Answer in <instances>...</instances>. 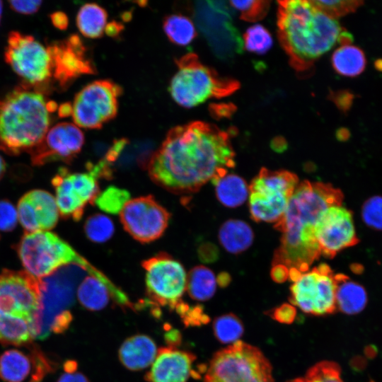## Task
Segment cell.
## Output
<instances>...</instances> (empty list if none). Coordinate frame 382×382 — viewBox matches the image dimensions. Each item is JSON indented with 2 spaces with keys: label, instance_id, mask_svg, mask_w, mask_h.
Returning <instances> with one entry per match:
<instances>
[{
  "label": "cell",
  "instance_id": "24",
  "mask_svg": "<svg viewBox=\"0 0 382 382\" xmlns=\"http://www.w3.org/2000/svg\"><path fill=\"white\" fill-rule=\"evenodd\" d=\"M156 354L155 342L144 334H136L127 338L118 352L120 362L131 371L146 368L154 361Z\"/></svg>",
  "mask_w": 382,
  "mask_h": 382
},
{
  "label": "cell",
  "instance_id": "11",
  "mask_svg": "<svg viewBox=\"0 0 382 382\" xmlns=\"http://www.w3.org/2000/svg\"><path fill=\"white\" fill-rule=\"evenodd\" d=\"M142 267L146 271L149 304L175 311L186 289L187 276L183 266L163 253L144 261Z\"/></svg>",
  "mask_w": 382,
  "mask_h": 382
},
{
  "label": "cell",
  "instance_id": "4",
  "mask_svg": "<svg viewBox=\"0 0 382 382\" xmlns=\"http://www.w3.org/2000/svg\"><path fill=\"white\" fill-rule=\"evenodd\" d=\"M57 109L37 90L20 86L0 99V149L10 155L30 151L49 130Z\"/></svg>",
  "mask_w": 382,
  "mask_h": 382
},
{
  "label": "cell",
  "instance_id": "50",
  "mask_svg": "<svg viewBox=\"0 0 382 382\" xmlns=\"http://www.w3.org/2000/svg\"><path fill=\"white\" fill-rule=\"evenodd\" d=\"M51 20L55 27L59 29H65L68 24L66 16L62 12H55L51 15Z\"/></svg>",
  "mask_w": 382,
  "mask_h": 382
},
{
  "label": "cell",
  "instance_id": "22",
  "mask_svg": "<svg viewBox=\"0 0 382 382\" xmlns=\"http://www.w3.org/2000/svg\"><path fill=\"white\" fill-rule=\"evenodd\" d=\"M196 356L176 347H161L151 369L145 376L147 382H187L190 377H199L193 369Z\"/></svg>",
  "mask_w": 382,
  "mask_h": 382
},
{
  "label": "cell",
  "instance_id": "8",
  "mask_svg": "<svg viewBox=\"0 0 382 382\" xmlns=\"http://www.w3.org/2000/svg\"><path fill=\"white\" fill-rule=\"evenodd\" d=\"M299 178L286 170L262 168L249 185V210L256 222L277 223L283 216Z\"/></svg>",
  "mask_w": 382,
  "mask_h": 382
},
{
  "label": "cell",
  "instance_id": "43",
  "mask_svg": "<svg viewBox=\"0 0 382 382\" xmlns=\"http://www.w3.org/2000/svg\"><path fill=\"white\" fill-rule=\"evenodd\" d=\"M18 212L13 204L6 199L0 200V231H11L18 222Z\"/></svg>",
  "mask_w": 382,
  "mask_h": 382
},
{
  "label": "cell",
  "instance_id": "17",
  "mask_svg": "<svg viewBox=\"0 0 382 382\" xmlns=\"http://www.w3.org/2000/svg\"><path fill=\"white\" fill-rule=\"evenodd\" d=\"M57 368V363L33 342L0 355V378L4 382H41Z\"/></svg>",
  "mask_w": 382,
  "mask_h": 382
},
{
  "label": "cell",
  "instance_id": "40",
  "mask_svg": "<svg viewBox=\"0 0 382 382\" xmlns=\"http://www.w3.org/2000/svg\"><path fill=\"white\" fill-rule=\"evenodd\" d=\"M306 380L308 382H342L339 365L331 361L316 364L308 371Z\"/></svg>",
  "mask_w": 382,
  "mask_h": 382
},
{
  "label": "cell",
  "instance_id": "30",
  "mask_svg": "<svg viewBox=\"0 0 382 382\" xmlns=\"http://www.w3.org/2000/svg\"><path fill=\"white\" fill-rule=\"evenodd\" d=\"M331 64L338 74L355 77L365 69L366 59L361 48L352 45H341L332 53Z\"/></svg>",
  "mask_w": 382,
  "mask_h": 382
},
{
  "label": "cell",
  "instance_id": "64",
  "mask_svg": "<svg viewBox=\"0 0 382 382\" xmlns=\"http://www.w3.org/2000/svg\"><path fill=\"white\" fill-rule=\"evenodd\" d=\"M371 382H374V381H371Z\"/></svg>",
  "mask_w": 382,
  "mask_h": 382
},
{
  "label": "cell",
  "instance_id": "60",
  "mask_svg": "<svg viewBox=\"0 0 382 382\" xmlns=\"http://www.w3.org/2000/svg\"><path fill=\"white\" fill-rule=\"evenodd\" d=\"M6 163L3 157L0 155V180L2 178L6 172Z\"/></svg>",
  "mask_w": 382,
  "mask_h": 382
},
{
  "label": "cell",
  "instance_id": "63",
  "mask_svg": "<svg viewBox=\"0 0 382 382\" xmlns=\"http://www.w3.org/2000/svg\"><path fill=\"white\" fill-rule=\"evenodd\" d=\"M2 8H3V4L0 1V21H1V13H2Z\"/></svg>",
  "mask_w": 382,
  "mask_h": 382
},
{
  "label": "cell",
  "instance_id": "61",
  "mask_svg": "<svg viewBox=\"0 0 382 382\" xmlns=\"http://www.w3.org/2000/svg\"><path fill=\"white\" fill-rule=\"evenodd\" d=\"M375 67L378 71H382V59H378L375 62Z\"/></svg>",
  "mask_w": 382,
  "mask_h": 382
},
{
  "label": "cell",
  "instance_id": "59",
  "mask_svg": "<svg viewBox=\"0 0 382 382\" xmlns=\"http://www.w3.org/2000/svg\"><path fill=\"white\" fill-rule=\"evenodd\" d=\"M351 270L355 274H361L364 271V267L359 263H353L350 266Z\"/></svg>",
  "mask_w": 382,
  "mask_h": 382
},
{
  "label": "cell",
  "instance_id": "18",
  "mask_svg": "<svg viewBox=\"0 0 382 382\" xmlns=\"http://www.w3.org/2000/svg\"><path fill=\"white\" fill-rule=\"evenodd\" d=\"M315 234L321 255L330 259L359 242L352 212L342 205L330 207L320 214L316 224Z\"/></svg>",
  "mask_w": 382,
  "mask_h": 382
},
{
  "label": "cell",
  "instance_id": "55",
  "mask_svg": "<svg viewBox=\"0 0 382 382\" xmlns=\"http://www.w3.org/2000/svg\"><path fill=\"white\" fill-rule=\"evenodd\" d=\"M231 276L227 272H221L216 278V283L221 287L226 286L231 282Z\"/></svg>",
  "mask_w": 382,
  "mask_h": 382
},
{
  "label": "cell",
  "instance_id": "56",
  "mask_svg": "<svg viewBox=\"0 0 382 382\" xmlns=\"http://www.w3.org/2000/svg\"><path fill=\"white\" fill-rule=\"evenodd\" d=\"M63 368L65 372H72L77 370L78 364L74 360H66L64 364Z\"/></svg>",
  "mask_w": 382,
  "mask_h": 382
},
{
  "label": "cell",
  "instance_id": "46",
  "mask_svg": "<svg viewBox=\"0 0 382 382\" xmlns=\"http://www.w3.org/2000/svg\"><path fill=\"white\" fill-rule=\"evenodd\" d=\"M10 7L16 12L23 14H32L37 11L42 1L38 0L31 1H9Z\"/></svg>",
  "mask_w": 382,
  "mask_h": 382
},
{
  "label": "cell",
  "instance_id": "12",
  "mask_svg": "<svg viewBox=\"0 0 382 382\" xmlns=\"http://www.w3.org/2000/svg\"><path fill=\"white\" fill-rule=\"evenodd\" d=\"M122 91L119 85L110 80L95 81L83 87L71 105L75 125L85 129H100L116 116Z\"/></svg>",
  "mask_w": 382,
  "mask_h": 382
},
{
  "label": "cell",
  "instance_id": "5",
  "mask_svg": "<svg viewBox=\"0 0 382 382\" xmlns=\"http://www.w3.org/2000/svg\"><path fill=\"white\" fill-rule=\"evenodd\" d=\"M175 62L178 70L170 81L169 91L173 99L184 108L230 96L240 87L238 81L220 76L195 53H187Z\"/></svg>",
  "mask_w": 382,
  "mask_h": 382
},
{
  "label": "cell",
  "instance_id": "31",
  "mask_svg": "<svg viewBox=\"0 0 382 382\" xmlns=\"http://www.w3.org/2000/svg\"><path fill=\"white\" fill-rule=\"evenodd\" d=\"M106 11L95 3L82 6L76 16V25L80 33L88 38H98L103 35L107 27Z\"/></svg>",
  "mask_w": 382,
  "mask_h": 382
},
{
  "label": "cell",
  "instance_id": "53",
  "mask_svg": "<svg viewBox=\"0 0 382 382\" xmlns=\"http://www.w3.org/2000/svg\"><path fill=\"white\" fill-rule=\"evenodd\" d=\"M350 364L355 371H361L366 368L367 361L364 357L357 356L352 359Z\"/></svg>",
  "mask_w": 382,
  "mask_h": 382
},
{
  "label": "cell",
  "instance_id": "23",
  "mask_svg": "<svg viewBox=\"0 0 382 382\" xmlns=\"http://www.w3.org/2000/svg\"><path fill=\"white\" fill-rule=\"evenodd\" d=\"M212 17L211 40L216 53L223 59H230L243 50V42L233 24L232 12L226 1L208 2Z\"/></svg>",
  "mask_w": 382,
  "mask_h": 382
},
{
  "label": "cell",
  "instance_id": "2",
  "mask_svg": "<svg viewBox=\"0 0 382 382\" xmlns=\"http://www.w3.org/2000/svg\"><path fill=\"white\" fill-rule=\"evenodd\" d=\"M342 191L330 183L303 180L299 183L282 219L274 227L282 233L272 266L283 265L307 272L321 255L315 234L316 224L326 209L342 205Z\"/></svg>",
  "mask_w": 382,
  "mask_h": 382
},
{
  "label": "cell",
  "instance_id": "42",
  "mask_svg": "<svg viewBox=\"0 0 382 382\" xmlns=\"http://www.w3.org/2000/svg\"><path fill=\"white\" fill-rule=\"evenodd\" d=\"M175 311L186 326H198L209 320V316L204 313V308L201 306H190L182 301Z\"/></svg>",
  "mask_w": 382,
  "mask_h": 382
},
{
  "label": "cell",
  "instance_id": "48",
  "mask_svg": "<svg viewBox=\"0 0 382 382\" xmlns=\"http://www.w3.org/2000/svg\"><path fill=\"white\" fill-rule=\"evenodd\" d=\"M272 279L277 283H282L289 278V268L283 265H273L271 270Z\"/></svg>",
  "mask_w": 382,
  "mask_h": 382
},
{
  "label": "cell",
  "instance_id": "45",
  "mask_svg": "<svg viewBox=\"0 0 382 382\" xmlns=\"http://www.w3.org/2000/svg\"><path fill=\"white\" fill-rule=\"evenodd\" d=\"M329 98L342 112H347L352 106L354 95L348 91L330 92Z\"/></svg>",
  "mask_w": 382,
  "mask_h": 382
},
{
  "label": "cell",
  "instance_id": "3",
  "mask_svg": "<svg viewBox=\"0 0 382 382\" xmlns=\"http://www.w3.org/2000/svg\"><path fill=\"white\" fill-rule=\"evenodd\" d=\"M277 3L278 37L289 64L297 74H311L316 61L338 43L345 29L311 1Z\"/></svg>",
  "mask_w": 382,
  "mask_h": 382
},
{
  "label": "cell",
  "instance_id": "10",
  "mask_svg": "<svg viewBox=\"0 0 382 382\" xmlns=\"http://www.w3.org/2000/svg\"><path fill=\"white\" fill-rule=\"evenodd\" d=\"M6 62L23 80V86L43 92L52 77V57L33 36L12 31L5 50Z\"/></svg>",
  "mask_w": 382,
  "mask_h": 382
},
{
  "label": "cell",
  "instance_id": "15",
  "mask_svg": "<svg viewBox=\"0 0 382 382\" xmlns=\"http://www.w3.org/2000/svg\"><path fill=\"white\" fill-rule=\"evenodd\" d=\"M98 178L90 170L71 173L62 168L52 178L59 214L74 221L81 219L88 203L93 204L99 194Z\"/></svg>",
  "mask_w": 382,
  "mask_h": 382
},
{
  "label": "cell",
  "instance_id": "32",
  "mask_svg": "<svg viewBox=\"0 0 382 382\" xmlns=\"http://www.w3.org/2000/svg\"><path fill=\"white\" fill-rule=\"evenodd\" d=\"M216 287V278L214 272L205 266L193 267L187 277L186 289L189 296L196 301L211 299Z\"/></svg>",
  "mask_w": 382,
  "mask_h": 382
},
{
  "label": "cell",
  "instance_id": "57",
  "mask_svg": "<svg viewBox=\"0 0 382 382\" xmlns=\"http://www.w3.org/2000/svg\"><path fill=\"white\" fill-rule=\"evenodd\" d=\"M349 132L345 128H340L336 132V137L340 141H346L349 137Z\"/></svg>",
  "mask_w": 382,
  "mask_h": 382
},
{
  "label": "cell",
  "instance_id": "38",
  "mask_svg": "<svg viewBox=\"0 0 382 382\" xmlns=\"http://www.w3.org/2000/svg\"><path fill=\"white\" fill-rule=\"evenodd\" d=\"M230 4L241 13V18L248 22L262 19L267 14L270 2L263 0L231 1Z\"/></svg>",
  "mask_w": 382,
  "mask_h": 382
},
{
  "label": "cell",
  "instance_id": "25",
  "mask_svg": "<svg viewBox=\"0 0 382 382\" xmlns=\"http://www.w3.org/2000/svg\"><path fill=\"white\" fill-rule=\"evenodd\" d=\"M334 277L336 284V306L338 309L349 315L361 311L367 303L365 289L351 280L346 274L340 273Z\"/></svg>",
  "mask_w": 382,
  "mask_h": 382
},
{
  "label": "cell",
  "instance_id": "51",
  "mask_svg": "<svg viewBox=\"0 0 382 382\" xmlns=\"http://www.w3.org/2000/svg\"><path fill=\"white\" fill-rule=\"evenodd\" d=\"M235 107H233V105L231 104L215 105L214 108L216 115H219V117L229 116L231 115Z\"/></svg>",
  "mask_w": 382,
  "mask_h": 382
},
{
  "label": "cell",
  "instance_id": "44",
  "mask_svg": "<svg viewBox=\"0 0 382 382\" xmlns=\"http://www.w3.org/2000/svg\"><path fill=\"white\" fill-rule=\"evenodd\" d=\"M296 315L295 307L289 303H284L271 311L272 318L282 323L290 324L293 323Z\"/></svg>",
  "mask_w": 382,
  "mask_h": 382
},
{
  "label": "cell",
  "instance_id": "6",
  "mask_svg": "<svg viewBox=\"0 0 382 382\" xmlns=\"http://www.w3.org/2000/svg\"><path fill=\"white\" fill-rule=\"evenodd\" d=\"M17 252L25 271L37 279L69 264L79 265L86 272L92 266L68 243L49 231L26 233L18 244Z\"/></svg>",
  "mask_w": 382,
  "mask_h": 382
},
{
  "label": "cell",
  "instance_id": "29",
  "mask_svg": "<svg viewBox=\"0 0 382 382\" xmlns=\"http://www.w3.org/2000/svg\"><path fill=\"white\" fill-rule=\"evenodd\" d=\"M76 295L81 305L91 311L105 308L112 299L108 286L93 275L84 277L79 284Z\"/></svg>",
  "mask_w": 382,
  "mask_h": 382
},
{
  "label": "cell",
  "instance_id": "62",
  "mask_svg": "<svg viewBox=\"0 0 382 382\" xmlns=\"http://www.w3.org/2000/svg\"><path fill=\"white\" fill-rule=\"evenodd\" d=\"M289 382H308L306 379H303V378H297V379H294V380H292V381H290Z\"/></svg>",
  "mask_w": 382,
  "mask_h": 382
},
{
  "label": "cell",
  "instance_id": "28",
  "mask_svg": "<svg viewBox=\"0 0 382 382\" xmlns=\"http://www.w3.org/2000/svg\"><path fill=\"white\" fill-rule=\"evenodd\" d=\"M218 200L225 207L235 208L248 198L249 187L245 180L236 174H228L211 180Z\"/></svg>",
  "mask_w": 382,
  "mask_h": 382
},
{
  "label": "cell",
  "instance_id": "37",
  "mask_svg": "<svg viewBox=\"0 0 382 382\" xmlns=\"http://www.w3.org/2000/svg\"><path fill=\"white\" fill-rule=\"evenodd\" d=\"M243 37L245 48L258 54L266 53L272 45V37L270 32L260 24L249 27Z\"/></svg>",
  "mask_w": 382,
  "mask_h": 382
},
{
  "label": "cell",
  "instance_id": "58",
  "mask_svg": "<svg viewBox=\"0 0 382 382\" xmlns=\"http://www.w3.org/2000/svg\"><path fill=\"white\" fill-rule=\"evenodd\" d=\"M377 349L374 345H368L364 348V354L367 358L373 359L377 354Z\"/></svg>",
  "mask_w": 382,
  "mask_h": 382
},
{
  "label": "cell",
  "instance_id": "27",
  "mask_svg": "<svg viewBox=\"0 0 382 382\" xmlns=\"http://www.w3.org/2000/svg\"><path fill=\"white\" fill-rule=\"evenodd\" d=\"M219 240L226 250L230 253L238 254L246 250L252 245L254 233L246 222L230 219L220 227Z\"/></svg>",
  "mask_w": 382,
  "mask_h": 382
},
{
  "label": "cell",
  "instance_id": "9",
  "mask_svg": "<svg viewBox=\"0 0 382 382\" xmlns=\"http://www.w3.org/2000/svg\"><path fill=\"white\" fill-rule=\"evenodd\" d=\"M87 274L76 264L64 265L51 274L40 279V302L35 322V338L44 340L50 335L54 318L69 311L76 289Z\"/></svg>",
  "mask_w": 382,
  "mask_h": 382
},
{
  "label": "cell",
  "instance_id": "19",
  "mask_svg": "<svg viewBox=\"0 0 382 382\" xmlns=\"http://www.w3.org/2000/svg\"><path fill=\"white\" fill-rule=\"evenodd\" d=\"M84 135L75 124L60 122L51 127L42 141L30 151L33 165L54 161L69 162L81 151Z\"/></svg>",
  "mask_w": 382,
  "mask_h": 382
},
{
  "label": "cell",
  "instance_id": "1",
  "mask_svg": "<svg viewBox=\"0 0 382 382\" xmlns=\"http://www.w3.org/2000/svg\"><path fill=\"white\" fill-rule=\"evenodd\" d=\"M229 134L216 126L194 121L172 128L147 164L152 180L180 195L197 192L209 180L235 166Z\"/></svg>",
  "mask_w": 382,
  "mask_h": 382
},
{
  "label": "cell",
  "instance_id": "26",
  "mask_svg": "<svg viewBox=\"0 0 382 382\" xmlns=\"http://www.w3.org/2000/svg\"><path fill=\"white\" fill-rule=\"evenodd\" d=\"M35 338L34 324L22 318L0 313V343L23 347Z\"/></svg>",
  "mask_w": 382,
  "mask_h": 382
},
{
  "label": "cell",
  "instance_id": "7",
  "mask_svg": "<svg viewBox=\"0 0 382 382\" xmlns=\"http://www.w3.org/2000/svg\"><path fill=\"white\" fill-rule=\"evenodd\" d=\"M272 367L256 347L236 341L215 354L204 382H272Z\"/></svg>",
  "mask_w": 382,
  "mask_h": 382
},
{
  "label": "cell",
  "instance_id": "20",
  "mask_svg": "<svg viewBox=\"0 0 382 382\" xmlns=\"http://www.w3.org/2000/svg\"><path fill=\"white\" fill-rule=\"evenodd\" d=\"M17 212L18 221L27 233L52 229L59 215L55 198L42 190L25 193L18 201Z\"/></svg>",
  "mask_w": 382,
  "mask_h": 382
},
{
  "label": "cell",
  "instance_id": "35",
  "mask_svg": "<svg viewBox=\"0 0 382 382\" xmlns=\"http://www.w3.org/2000/svg\"><path fill=\"white\" fill-rule=\"evenodd\" d=\"M215 337L222 343H231L238 340L243 332L240 319L233 313L216 318L213 324Z\"/></svg>",
  "mask_w": 382,
  "mask_h": 382
},
{
  "label": "cell",
  "instance_id": "14",
  "mask_svg": "<svg viewBox=\"0 0 382 382\" xmlns=\"http://www.w3.org/2000/svg\"><path fill=\"white\" fill-rule=\"evenodd\" d=\"M40 302V279L26 271L4 270L0 273V313L26 319L35 328Z\"/></svg>",
  "mask_w": 382,
  "mask_h": 382
},
{
  "label": "cell",
  "instance_id": "39",
  "mask_svg": "<svg viewBox=\"0 0 382 382\" xmlns=\"http://www.w3.org/2000/svg\"><path fill=\"white\" fill-rule=\"evenodd\" d=\"M311 1L316 8L335 19L356 11L363 4L362 1L357 0Z\"/></svg>",
  "mask_w": 382,
  "mask_h": 382
},
{
  "label": "cell",
  "instance_id": "16",
  "mask_svg": "<svg viewBox=\"0 0 382 382\" xmlns=\"http://www.w3.org/2000/svg\"><path fill=\"white\" fill-rule=\"evenodd\" d=\"M120 214L125 231L141 243L160 238L170 219L169 212L150 195L129 199Z\"/></svg>",
  "mask_w": 382,
  "mask_h": 382
},
{
  "label": "cell",
  "instance_id": "41",
  "mask_svg": "<svg viewBox=\"0 0 382 382\" xmlns=\"http://www.w3.org/2000/svg\"><path fill=\"white\" fill-rule=\"evenodd\" d=\"M361 216L369 227L382 230V196L368 199L362 206Z\"/></svg>",
  "mask_w": 382,
  "mask_h": 382
},
{
  "label": "cell",
  "instance_id": "52",
  "mask_svg": "<svg viewBox=\"0 0 382 382\" xmlns=\"http://www.w3.org/2000/svg\"><path fill=\"white\" fill-rule=\"evenodd\" d=\"M166 340L170 347H176L180 343V333L176 330H170L166 335Z\"/></svg>",
  "mask_w": 382,
  "mask_h": 382
},
{
  "label": "cell",
  "instance_id": "13",
  "mask_svg": "<svg viewBox=\"0 0 382 382\" xmlns=\"http://www.w3.org/2000/svg\"><path fill=\"white\" fill-rule=\"evenodd\" d=\"M334 277L333 271L325 263L302 273L291 286V303L307 313H332L337 308Z\"/></svg>",
  "mask_w": 382,
  "mask_h": 382
},
{
  "label": "cell",
  "instance_id": "36",
  "mask_svg": "<svg viewBox=\"0 0 382 382\" xmlns=\"http://www.w3.org/2000/svg\"><path fill=\"white\" fill-rule=\"evenodd\" d=\"M88 239L94 243H104L113 235L115 226L112 220L105 215L97 214L89 216L84 225Z\"/></svg>",
  "mask_w": 382,
  "mask_h": 382
},
{
  "label": "cell",
  "instance_id": "47",
  "mask_svg": "<svg viewBox=\"0 0 382 382\" xmlns=\"http://www.w3.org/2000/svg\"><path fill=\"white\" fill-rule=\"evenodd\" d=\"M199 258L205 262H212L218 258L217 248L209 243L202 244L198 250Z\"/></svg>",
  "mask_w": 382,
  "mask_h": 382
},
{
  "label": "cell",
  "instance_id": "33",
  "mask_svg": "<svg viewBox=\"0 0 382 382\" xmlns=\"http://www.w3.org/2000/svg\"><path fill=\"white\" fill-rule=\"evenodd\" d=\"M163 30L173 43L185 46L196 37L197 32L192 21L182 14H171L163 21Z\"/></svg>",
  "mask_w": 382,
  "mask_h": 382
},
{
  "label": "cell",
  "instance_id": "54",
  "mask_svg": "<svg viewBox=\"0 0 382 382\" xmlns=\"http://www.w3.org/2000/svg\"><path fill=\"white\" fill-rule=\"evenodd\" d=\"M271 147L277 152H283L287 148V143L283 137H277L272 139Z\"/></svg>",
  "mask_w": 382,
  "mask_h": 382
},
{
  "label": "cell",
  "instance_id": "49",
  "mask_svg": "<svg viewBox=\"0 0 382 382\" xmlns=\"http://www.w3.org/2000/svg\"><path fill=\"white\" fill-rule=\"evenodd\" d=\"M57 382H90L88 378L82 373L76 371L65 372L62 374Z\"/></svg>",
  "mask_w": 382,
  "mask_h": 382
},
{
  "label": "cell",
  "instance_id": "34",
  "mask_svg": "<svg viewBox=\"0 0 382 382\" xmlns=\"http://www.w3.org/2000/svg\"><path fill=\"white\" fill-rule=\"evenodd\" d=\"M129 199L130 195L128 191L110 186L98 194L93 203L106 213L117 214Z\"/></svg>",
  "mask_w": 382,
  "mask_h": 382
},
{
  "label": "cell",
  "instance_id": "21",
  "mask_svg": "<svg viewBox=\"0 0 382 382\" xmlns=\"http://www.w3.org/2000/svg\"><path fill=\"white\" fill-rule=\"evenodd\" d=\"M52 62V77L61 86H66L78 76L92 72L84 55V47L77 35L47 46Z\"/></svg>",
  "mask_w": 382,
  "mask_h": 382
}]
</instances>
